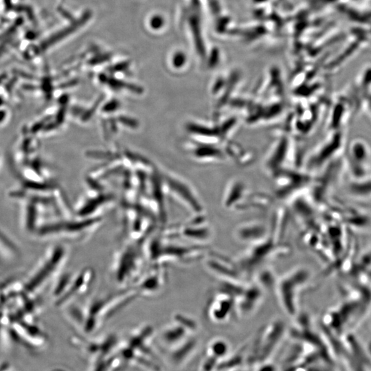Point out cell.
Returning a JSON list of instances; mask_svg holds the SVG:
<instances>
[{
  "mask_svg": "<svg viewBox=\"0 0 371 371\" xmlns=\"http://www.w3.org/2000/svg\"><path fill=\"white\" fill-rule=\"evenodd\" d=\"M308 271L296 268L282 276L277 284V295L282 308L289 315H295L299 293L309 278Z\"/></svg>",
  "mask_w": 371,
  "mask_h": 371,
  "instance_id": "cell-1",
  "label": "cell"
},
{
  "mask_svg": "<svg viewBox=\"0 0 371 371\" xmlns=\"http://www.w3.org/2000/svg\"><path fill=\"white\" fill-rule=\"evenodd\" d=\"M228 344L221 339L212 340L207 348L200 371H214L226 359Z\"/></svg>",
  "mask_w": 371,
  "mask_h": 371,
  "instance_id": "cell-2",
  "label": "cell"
},
{
  "mask_svg": "<svg viewBox=\"0 0 371 371\" xmlns=\"http://www.w3.org/2000/svg\"><path fill=\"white\" fill-rule=\"evenodd\" d=\"M232 370H233L232 371H249V370H247V368H240L239 367L235 368Z\"/></svg>",
  "mask_w": 371,
  "mask_h": 371,
  "instance_id": "cell-3",
  "label": "cell"
}]
</instances>
